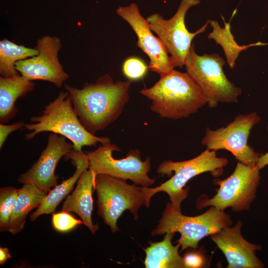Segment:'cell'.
<instances>
[{
  "label": "cell",
  "instance_id": "obj_9",
  "mask_svg": "<svg viewBox=\"0 0 268 268\" xmlns=\"http://www.w3.org/2000/svg\"><path fill=\"white\" fill-rule=\"evenodd\" d=\"M121 151L115 144H102L94 150L87 152L89 168L95 176L105 174L125 180H129L134 184L142 187L153 185L155 179L148 175L151 168L149 156L142 161L140 151L138 149H131L125 158L117 159L112 156L113 152Z\"/></svg>",
  "mask_w": 268,
  "mask_h": 268
},
{
  "label": "cell",
  "instance_id": "obj_11",
  "mask_svg": "<svg viewBox=\"0 0 268 268\" xmlns=\"http://www.w3.org/2000/svg\"><path fill=\"white\" fill-rule=\"evenodd\" d=\"M200 3V0H181L175 14L169 19H164L158 13L146 18L152 30L156 33L170 55L175 67L182 68L184 65L193 39L203 32L208 21L201 28L192 33L187 29L185 15L188 9Z\"/></svg>",
  "mask_w": 268,
  "mask_h": 268
},
{
  "label": "cell",
  "instance_id": "obj_20",
  "mask_svg": "<svg viewBox=\"0 0 268 268\" xmlns=\"http://www.w3.org/2000/svg\"><path fill=\"white\" fill-rule=\"evenodd\" d=\"M48 193L35 186L25 184L19 189L6 231L16 235L24 228L29 213L39 207Z\"/></svg>",
  "mask_w": 268,
  "mask_h": 268
},
{
  "label": "cell",
  "instance_id": "obj_19",
  "mask_svg": "<svg viewBox=\"0 0 268 268\" xmlns=\"http://www.w3.org/2000/svg\"><path fill=\"white\" fill-rule=\"evenodd\" d=\"M174 235L167 232L161 241H149V247L144 250L146 268H185L183 257L179 253L180 244L174 246L172 243Z\"/></svg>",
  "mask_w": 268,
  "mask_h": 268
},
{
  "label": "cell",
  "instance_id": "obj_22",
  "mask_svg": "<svg viewBox=\"0 0 268 268\" xmlns=\"http://www.w3.org/2000/svg\"><path fill=\"white\" fill-rule=\"evenodd\" d=\"M208 22L213 27V31L209 33L208 38L214 39L217 44H220L222 47L227 62L232 68L234 67L235 61L241 51L251 46L267 44L258 42L248 46H239L234 40L233 36L231 33L230 23H227L224 21L225 27L221 28L217 22L215 20H208Z\"/></svg>",
  "mask_w": 268,
  "mask_h": 268
},
{
  "label": "cell",
  "instance_id": "obj_26",
  "mask_svg": "<svg viewBox=\"0 0 268 268\" xmlns=\"http://www.w3.org/2000/svg\"><path fill=\"white\" fill-rule=\"evenodd\" d=\"M25 124L23 122H18L10 125L0 123V148L1 149L7 136L12 132L24 129Z\"/></svg>",
  "mask_w": 268,
  "mask_h": 268
},
{
  "label": "cell",
  "instance_id": "obj_6",
  "mask_svg": "<svg viewBox=\"0 0 268 268\" xmlns=\"http://www.w3.org/2000/svg\"><path fill=\"white\" fill-rule=\"evenodd\" d=\"M225 157H218L216 151L206 148L197 157L191 159L175 162L165 161L158 166L156 172L168 176L174 175L160 186L150 188L152 197L157 193L163 192L169 197L172 206L181 209L182 202L187 198L189 188H184L188 182L194 177L205 172L213 176L222 174L223 168L228 164Z\"/></svg>",
  "mask_w": 268,
  "mask_h": 268
},
{
  "label": "cell",
  "instance_id": "obj_28",
  "mask_svg": "<svg viewBox=\"0 0 268 268\" xmlns=\"http://www.w3.org/2000/svg\"><path fill=\"white\" fill-rule=\"evenodd\" d=\"M11 258L9 251L7 248H0V265L1 266L4 265L7 260Z\"/></svg>",
  "mask_w": 268,
  "mask_h": 268
},
{
  "label": "cell",
  "instance_id": "obj_21",
  "mask_svg": "<svg viewBox=\"0 0 268 268\" xmlns=\"http://www.w3.org/2000/svg\"><path fill=\"white\" fill-rule=\"evenodd\" d=\"M35 48H29L17 45L6 39L0 41V74L3 77H11L18 72L15 63L38 55Z\"/></svg>",
  "mask_w": 268,
  "mask_h": 268
},
{
  "label": "cell",
  "instance_id": "obj_5",
  "mask_svg": "<svg viewBox=\"0 0 268 268\" xmlns=\"http://www.w3.org/2000/svg\"><path fill=\"white\" fill-rule=\"evenodd\" d=\"M232 224L228 214L213 206L201 215L188 216L183 214L181 209L172 206L170 202L167 203L158 224L151 234L154 236L167 232H179L181 237L178 242L181 252L188 248L197 249L202 238Z\"/></svg>",
  "mask_w": 268,
  "mask_h": 268
},
{
  "label": "cell",
  "instance_id": "obj_15",
  "mask_svg": "<svg viewBox=\"0 0 268 268\" xmlns=\"http://www.w3.org/2000/svg\"><path fill=\"white\" fill-rule=\"evenodd\" d=\"M243 223L239 220L234 226L224 227L210 235L225 256L228 268H262L263 263L256 255L261 250L260 245L252 244L241 233Z\"/></svg>",
  "mask_w": 268,
  "mask_h": 268
},
{
  "label": "cell",
  "instance_id": "obj_4",
  "mask_svg": "<svg viewBox=\"0 0 268 268\" xmlns=\"http://www.w3.org/2000/svg\"><path fill=\"white\" fill-rule=\"evenodd\" d=\"M94 189L97 194V214L112 233L120 231L117 223L126 210H129L135 220L143 205L150 206L152 196L150 188L129 184L126 180L105 174L95 176Z\"/></svg>",
  "mask_w": 268,
  "mask_h": 268
},
{
  "label": "cell",
  "instance_id": "obj_1",
  "mask_svg": "<svg viewBox=\"0 0 268 268\" xmlns=\"http://www.w3.org/2000/svg\"><path fill=\"white\" fill-rule=\"evenodd\" d=\"M131 82L115 81L106 73L94 82H85L81 88L68 84L64 87L81 124L95 134L105 130L122 114L130 99Z\"/></svg>",
  "mask_w": 268,
  "mask_h": 268
},
{
  "label": "cell",
  "instance_id": "obj_23",
  "mask_svg": "<svg viewBox=\"0 0 268 268\" xmlns=\"http://www.w3.org/2000/svg\"><path fill=\"white\" fill-rule=\"evenodd\" d=\"M19 189L11 186L0 189V231H6Z\"/></svg>",
  "mask_w": 268,
  "mask_h": 268
},
{
  "label": "cell",
  "instance_id": "obj_2",
  "mask_svg": "<svg viewBox=\"0 0 268 268\" xmlns=\"http://www.w3.org/2000/svg\"><path fill=\"white\" fill-rule=\"evenodd\" d=\"M152 101L151 111L162 118L178 120L196 113L207 104L202 92L186 72L173 69L152 86L140 91Z\"/></svg>",
  "mask_w": 268,
  "mask_h": 268
},
{
  "label": "cell",
  "instance_id": "obj_27",
  "mask_svg": "<svg viewBox=\"0 0 268 268\" xmlns=\"http://www.w3.org/2000/svg\"><path fill=\"white\" fill-rule=\"evenodd\" d=\"M185 268H198L202 266L204 261L202 255L196 252H189L183 257Z\"/></svg>",
  "mask_w": 268,
  "mask_h": 268
},
{
  "label": "cell",
  "instance_id": "obj_3",
  "mask_svg": "<svg viewBox=\"0 0 268 268\" xmlns=\"http://www.w3.org/2000/svg\"><path fill=\"white\" fill-rule=\"evenodd\" d=\"M24 129L30 132L25 135L27 140L45 132L54 133L70 141L73 149L81 152L83 147L111 143L108 137L97 136L88 132L81 124L67 91H62L54 100L44 107L37 116L30 118Z\"/></svg>",
  "mask_w": 268,
  "mask_h": 268
},
{
  "label": "cell",
  "instance_id": "obj_10",
  "mask_svg": "<svg viewBox=\"0 0 268 268\" xmlns=\"http://www.w3.org/2000/svg\"><path fill=\"white\" fill-rule=\"evenodd\" d=\"M260 121L255 112L237 115L225 127L215 130L207 128L201 143L211 150H228L245 165H256L261 155L248 144V139L251 130Z\"/></svg>",
  "mask_w": 268,
  "mask_h": 268
},
{
  "label": "cell",
  "instance_id": "obj_7",
  "mask_svg": "<svg viewBox=\"0 0 268 268\" xmlns=\"http://www.w3.org/2000/svg\"><path fill=\"white\" fill-rule=\"evenodd\" d=\"M224 60L217 54L198 55L192 45L187 56L185 66L202 92L209 108H214L220 103H237L242 94V89L230 81L223 67Z\"/></svg>",
  "mask_w": 268,
  "mask_h": 268
},
{
  "label": "cell",
  "instance_id": "obj_25",
  "mask_svg": "<svg viewBox=\"0 0 268 268\" xmlns=\"http://www.w3.org/2000/svg\"><path fill=\"white\" fill-rule=\"evenodd\" d=\"M52 224L55 230L65 233L83 223L81 220L75 218L69 212L62 211L59 213L52 214Z\"/></svg>",
  "mask_w": 268,
  "mask_h": 268
},
{
  "label": "cell",
  "instance_id": "obj_18",
  "mask_svg": "<svg viewBox=\"0 0 268 268\" xmlns=\"http://www.w3.org/2000/svg\"><path fill=\"white\" fill-rule=\"evenodd\" d=\"M35 84L19 73L11 77H0V123L6 124L17 112L16 100L33 91Z\"/></svg>",
  "mask_w": 268,
  "mask_h": 268
},
{
  "label": "cell",
  "instance_id": "obj_29",
  "mask_svg": "<svg viewBox=\"0 0 268 268\" xmlns=\"http://www.w3.org/2000/svg\"><path fill=\"white\" fill-rule=\"evenodd\" d=\"M267 129L268 131V126ZM267 165H268V151L265 154L260 155L256 164V166L260 169H261Z\"/></svg>",
  "mask_w": 268,
  "mask_h": 268
},
{
  "label": "cell",
  "instance_id": "obj_24",
  "mask_svg": "<svg viewBox=\"0 0 268 268\" xmlns=\"http://www.w3.org/2000/svg\"><path fill=\"white\" fill-rule=\"evenodd\" d=\"M148 68V66L142 59L132 57L127 58L123 63L122 72L130 80H137L145 76Z\"/></svg>",
  "mask_w": 268,
  "mask_h": 268
},
{
  "label": "cell",
  "instance_id": "obj_17",
  "mask_svg": "<svg viewBox=\"0 0 268 268\" xmlns=\"http://www.w3.org/2000/svg\"><path fill=\"white\" fill-rule=\"evenodd\" d=\"M65 158L66 160L71 159L73 166L75 167L74 172L70 177L64 180L49 192L40 206L30 215L31 221H35L42 215L54 213L57 206L72 190L81 174L89 168L87 156L82 151H76L73 149Z\"/></svg>",
  "mask_w": 268,
  "mask_h": 268
},
{
  "label": "cell",
  "instance_id": "obj_13",
  "mask_svg": "<svg viewBox=\"0 0 268 268\" xmlns=\"http://www.w3.org/2000/svg\"><path fill=\"white\" fill-rule=\"evenodd\" d=\"M116 12L135 32L137 46L149 59L148 68L160 76L171 71L174 68V64L166 47L159 37L153 35L148 21L141 15L137 5L132 3L127 6H120Z\"/></svg>",
  "mask_w": 268,
  "mask_h": 268
},
{
  "label": "cell",
  "instance_id": "obj_14",
  "mask_svg": "<svg viewBox=\"0 0 268 268\" xmlns=\"http://www.w3.org/2000/svg\"><path fill=\"white\" fill-rule=\"evenodd\" d=\"M65 137L51 133L48 142L37 161L25 173L21 174L17 181L23 184L35 186L48 193L52 188L57 185L59 177L55 174L56 166L61 158L70 153L73 149L71 142Z\"/></svg>",
  "mask_w": 268,
  "mask_h": 268
},
{
  "label": "cell",
  "instance_id": "obj_12",
  "mask_svg": "<svg viewBox=\"0 0 268 268\" xmlns=\"http://www.w3.org/2000/svg\"><path fill=\"white\" fill-rule=\"evenodd\" d=\"M62 47L61 40L58 37L43 36L36 42L35 48L38 51V55L17 62V71L27 80L46 81L57 87H61L69 78L58 58Z\"/></svg>",
  "mask_w": 268,
  "mask_h": 268
},
{
  "label": "cell",
  "instance_id": "obj_8",
  "mask_svg": "<svg viewBox=\"0 0 268 268\" xmlns=\"http://www.w3.org/2000/svg\"><path fill=\"white\" fill-rule=\"evenodd\" d=\"M260 170L256 165H247L238 161L230 176L217 180L219 187L216 194L211 198L201 196L197 201V207L213 206L220 211L230 207L235 212L248 210L260 184Z\"/></svg>",
  "mask_w": 268,
  "mask_h": 268
},
{
  "label": "cell",
  "instance_id": "obj_16",
  "mask_svg": "<svg viewBox=\"0 0 268 268\" xmlns=\"http://www.w3.org/2000/svg\"><path fill=\"white\" fill-rule=\"evenodd\" d=\"M95 175L88 168L80 175L77 185L70 195L64 201L62 211L74 212L80 217L83 223L94 235L99 229V224H93L91 215L93 208L92 192Z\"/></svg>",
  "mask_w": 268,
  "mask_h": 268
}]
</instances>
